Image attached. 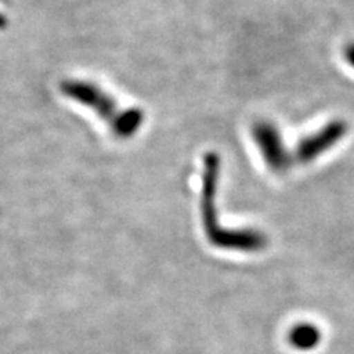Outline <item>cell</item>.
Returning a JSON list of instances; mask_svg holds the SVG:
<instances>
[{"label": "cell", "instance_id": "cell-1", "mask_svg": "<svg viewBox=\"0 0 354 354\" xmlns=\"http://www.w3.org/2000/svg\"><path fill=\"white\" fill-rule=\"evenodd\" d=\"M220 161L216 153L205 158L203 179V223L208 241L223 250H236L254 252L266 247L268 239L263 234L252 229H225L218 226L216 212V194L218 182Z\"/></svg>", "mask_w": 354, "mask_h": 354}, {"label": "cell", "instance_id": "cell-5", "mask_svg": "<svg viewBox=\"0 0 354 354\" xmlns=\"http://www.w3.org/2000/svg\"><path fill=\"white\" fill-rule=\"evenodd\" d=\"M320 338V329L312 324H298L290 330V344L297 350H312L319 346Z\"/></svg>", "mask_w": 354, "mask_h": 354}, {"label": "cell", "instance_id": "cell-3", "mask_svg": "<svg viewBox=\"0 0 354 354\" xmlns=\"http://www.w3.org/2000/svg\"><path fill=\"white\" fill-rule=\"evenodd\" d=\"M347 121L339 118L329 121V123L312 133V135H308L298 142L294 153L295 160L301 164H308L316 158L322 157L325 152L337 147L347 136Z\"/></svg>", "mask_w": 354, "mask_h": 354}, {"label": "cell", "instance_id": "cell-2", "mask_svg": "<svg viewBox=\"0 0 354 354\" xmlns=\"http://www.w3.org/2000/svg\"><path fill=\"white\" fill-rule=\"evenodd\" d=\"M252 138L261 153L263 160L272 171L281 173L290 167L292 153L288 151L279 127L272 121H257L252 126Z\"/></svg>", "mask_w": 354, "mask_h": 354}, {"label": "cell", "instance_id": "cell-7", "mask_svg": "<svg viewBox=\"0 0 354 354\" xmlns=\"http://www.w3.org/2000/svg\"><path fill=\"white\" fill-rule=\"evenodd\" d=\"M344 59L351 66V68H354V41L348 43L347 46H346V49H344Z\"/></svg>", "mask_w": 354, "mask_h": 354}, {"label": "cell", "instance_id": "cell-8", "mask_svg": "<svg viewBox=\"0 0 354 354\" xmlns=\"http://www.w3.org/2000/svg\"><path fill=\"white\" fill-rule=\"evenodd\" d=\"M3 26H5V19L2 15H0V27H3Z\"/></svg>", "mask_w": 354, "mask_h": 354}, {"label": "cell", "instance_id": "cell-4", "mask_svg": "<svg viewBox=\"0 0 354 354\" xmlns=\"http://www.w3.org/2000/svg\"><path fill=\"white\" fill-rule=\"evenodd\" d=\"M62 92L68 97L74 99V101L95 109L105 120H113L115 114V104L113 97L108 96V93L102 92L101 88L91 82H65L62 84Z\"/></svg>", "mask_w": 354, "mask_h": 354}, {"label": "cell", "instance_id": "cell-6", "mask_svg": "<svg viewBox=\"0 0 354 354\" xmlns=\"http://www.w3.org/2000/svg\"><path fill=\"white\" fill-rule=\"evenodd\" d=\"M143 123V113L139 109H129L124 114L114 118L113 129L120 138H129L135 135L136 130Z\"/></svg>", "mask_w": 354, "mask_h": 354}]
</instances>
